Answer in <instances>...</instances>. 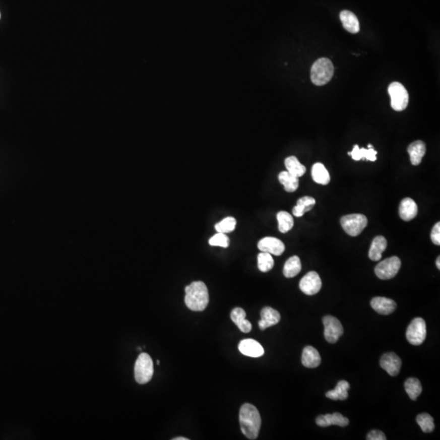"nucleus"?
<instances>
[{
    "instance_id": "f257e3e1",
    "label": "nucleus",
    "mask_w": 440,
    "mask_h": 440,
    "mask_svg": "<svg viewBox=\"0 0 440 440\" xmlns=\"http://www.w3.org/2000/svg\"><path fill=\"white\" fill-rule=\"evenodd\" d=\"M240 429L247 438L256 439L261 427V417L260 412L253 404H244L240 408L239 413Z\"/></svg>"
},
{
    "instance_id": "f03ea898",
    "label": "nucleus",
    "mask_w": 440,
    "mask_h": 440,
    "mask_svg": "<svg viewBox=\"0 0 440 440\" xmlns=\"http://www.w3.org/2000/svg\"><path fill=\"white\" fill-rule=\"evenodd\" d=\"M184 302L190 310L202 311L209 303V292L202 281H194L185 287Z\"/></svg>"
},
{
    "instance_id": "7ed1b4c3",
    "label": "nucleus",
    "mask_w": 440,
    "mask_h": 440,
    "mask_svg": "<svg viewBox=\"0 0 440 440\" xmlns=\"http://www.w3.org/2000/svg\"><path fill=\"white\" fill-rule=\"evenodd\" d=\"M334 65L328 58H321L313 64L310 70V79L315 85L327 84L334 76Z\"/></svg>"
},
{
    "instance_id": "20e7f679",
    "label": "nucleus",
    "mask_w": 440,
    "mask_h": 440,
    "mask_svg": "<svg viewBox=\"0 0 440 440\" xmlns=\"http://www.w3.org/2000/svg\"><path fill=\"white\" fill-rule=\"evenodd\" d=\"M153 375V362L149 354L141 353L135 364V379L139 384H145Z\"/></svg>"
},
{
    "instance_id": "39448f33",
    "label": "nucleus",
    "mask_w": 440,
    "mask_h": 440,
    "mask_svg": "<svg viewBox=\"0 0 440 440\" xmlns=\"http://www.w3.org/2000/svg\"><path fill=\"white\" fill-rule=\"evenodd\" d=\"M341 225L345 232L351 236H356L363 232L368 224V219L361 214H351L341 218Z\"/></svg>"
},
{
    "instance_id": "423d86ee",
    "label": "nucleus",
    "mask_w": 440,
    "mask_h": 440,
    "mask_svg": "<svg viewBox=\"0 0 440 440\" xmlns=\"http://www.w3.org/2000/svg\"><path fill=\"white\" fill-rule=\"evenodd\" d=\"M391 96V105L396 111H403L408 104V93L406 88L400 83L394 82L388 87Z\"/></svg>"
},
{
    "instance_id": "0eeeda50",
    "label": "nucleus",
    "mask_w": 440,
    "mask_h": 440,
    "mask_svg": "<svg viewBox=\"0 0 440 440\" xmlns=\"http://www.w3.org/2000/svg\"><path fill=\"white\" fill-rule=\"evenodd\" d=\"M401 267V261L396 256L388 258L380 262L375 268V274L381 280H390L398 274Z\"/></svg>"
},
{
    "instance_id": "6e6552de",
    "label": "nucleus",
    "mask_w": 440,
    "mask_h": 440,
    "mask_svg": "<svg viewBox=\"0 0 440 440\" xmlns=\"http://www.w3.org/2000/svg\"><path fill=\"white\" fill-rule=\"evenodd\" d=\"M408 342L413 346L422 344L426 338V325L422 318H415L408 326L406 331Z\"/></svg>"
},
{
    "instance_id": "1a4fd4ad",
    "label": "nucleus",
    "mask_w": 440,
    "mask_h": 440,
    "mask_svg": "<svg viewBox=\"0 0 440 440\" xmlns=\"http://www.w3.org/2000/svg\"><path fill=\"white\" fill-rule=\"evenodd\" d=\"M325 327V338L330 343H335L343 334V328L339 320L332 316H326L323 318Z\"/></svg>"
},
{
    "instance_id": "9d476101",
    "label": "nucleus",
    "mask_w": 440,
    "mask_h": 440,
    "mask_svg": "<svg viewBox=\"0 0 440 440\" xmlns=\"http://www.w3.org/2000/svg\"><path fill=\"white\" fill-rule=\"evenodd\" d=\"M322 282L318 273L310 272L300 281L299 288L306 295H315L321 290Z\"/></svg>"
},
{
    "instance_id": "9b49d317",
    "label": "nucleus",
    "mask_w": 440,
    "mask_h": 440,
    "mask_svg": "<svg viewBox=\"0 0 440 440\" xmlns=\"http://www.w3.org/2000/svg\"><path fill=\"white\" fill-rule=\"evenodd\" d=\"M258 248L261 252L276 256H281L285 249V244L281 240L272 236H267L261 239L258 243Z\"/></svg>"
},
{
    "instance_id": "f8f14e48",
    "label": "nucleus",
    "mask_w": 440,
    "mask_h": 440,
    "mask_svg": "<svg viewBox=\"0 0 440 440\" xmlns=\"http://www.w3.org/2000/svg\"><path fill=\"white\" fill-rule=\"evenodd\" d=\"M380 365L391 376H397L402 366L400 358L394 352L384 354L380 359Z\"/></svg>"
},
{
    "instance_id": "ddd939ff",
    "label": "nucleus",
    "mask_w": 440,
    "mask_h": 440,
    "mask_svg": "<svg viewBox=\"0 0 440 440\" xmlns=\"http://www.w3.org/2000/svg\"><path fill=\"white\" fill-rule=\"evenodd\" d=\"M238 349L240 353L249 357H260L264 354V347H262L260 342L251 338H246L240 341L238 345Z\"/></svg>"
},
{
    "instance_id": "4468645a",
    "label": "nucleus",
    "mask_w": 440,
    "mask_h": 440,
    "mask_svg": "<svg viewBox=\"0 0 440 440\" xmlns=\"http://www.w3.org/2000/svg\"><path fill=\"white\" fill-rule=\"evenodd\" d=\"M261 320L259 321V326L261 330H265L268 328L276 326L281 321V315L277 310L270 306H265L262 309Z\"/></svg>"
},
{
    "instance_id": "2eb2a0df",
    "label": "nucleus",
    "mask_w": 440,
    "mask_h": 440,
    "mask_svg": "<svg viewBox=\"0 0 440 440\" xmlns=\"http://www.w3.org/2000/svg\"><path fill=\"white\" fill-rule=\"evenodd\" d=\"M316 422H317V425H319L321 427H328L330 425H338L341 427H345L349 425L348 419L339 413L321 415L317 417Z\"/></svg>"
},
{
    "instance_id": "dca6fc26",
    "label": "nucleus",
    "mask_w": 440,
    "mask_h": 440,
    "mask_svg": "<svg viewBox=\"0 0 440 440\" xmlns=\"http://www.w3.org/2000/svg\"><path fill=\"white\" fill-rule=\"evenodd\" d=\"M372 309L381 315H390L396 310V302L391 298L384 297H376L370 302Z\"/></svg>"
},
{
    "instance_id": "f3484780",
    "label": "nucleus",
    "mask_w": 440,
    "mask_h": 440,
    "mask_svg": "<svg viewBox=\"0 0 440 440\" xmlns=\"http://www.w3.org/2000/svg\"><path fill=\"white\" fill-rule=\"evenodd\" d=\"M418 208L415 201L411 198H404L400 205L399 213L400 216L404 221H410L417 215Z\"/></svg>"
},
{
    "instance_id": "a211bd4d",
    "label": "nucleus",
    "mask_w": 440,
    "mask_h": 440,
    "mask_svg": "<svg viewBox=\"0 0 440 440\" xmlns=\"http://www.w3.org/2000/svg\"><path fill=\"white\" fill-rule=\"evenodd\" d=\"M321 358L317 349L311 346H306L302 355V363L303 366L309 368H317L321 364Z\"/></svg>"
},
{
    "instance_id": "6ab92c4d",
    "label": "nucleus",
    "mask_w": 440,
    "mask_h": 440,
    "mask_svg": "<svg viewBox=\"0 0 440 440\" xmlns=\"http://www.w3.org/2000/svg\"><path fill=\"white\" fill-rule=\"evenodd\" d=\"M387 241L383 236H378L372 240L370 246L368 257L372 261H379L382 259L383 253L387 249Z\"/></svg>"
},
{
    "instance_id": "aec40b11",
    "label": "nucleus",
    "mask_w": 440,
    "mask_h": 440,
    "mask_svg": "<svg viewBox=\"0 0 440 440\" xmlns=\"http://www.w3.org/2000/svg\"><path fill=\"white\" fill-rule=\"evenodd\" d=\"M246 313L240 307L234 308L231 312V320L236 324L239 330L243 333H249L252 330V325L249 321L245 320Z\"/></svg>"
},
{
    "instance_id": "412c9836",
    "label": "nucleus",
    "mask_w": 440,
    "mask_h": 440,
    "mask_svg": "<svg viewBox=\"0 0 440 440\" xmlns=\"http://www.w3.org/2000/svg\"><path fill=\"white\" fill-rule=\"evenodd\" d=\"M408 153L410 156V161L413 166H418L425 154V143L421 141L412 143L408 146Z\"/></svg>"
},
{
    "instance_id": "4be33fe9",
    "label": "nucleus",
    "mask_w": 440,
    "mask_h": 440,
    "mask_svg": "<svg viewBox=\"0 0 440 440\" xmlns=\"http://www.w3.org/2000/svg\"><path fill=\"white\" fill-rule=\"evenodd\" d=\"M340 19L345 30L351 34H357L359 31V23L357 17L351 12L344 10L340 13Z\"/></svg>"
},
{
    "instance_id": "5701e85b",
    "label": "nucleus",
    "mask_w": 440,
    "mask_h": 440,
    "mask_svg": "<svg viewBox=\"0 0 440 440\" xmlns=\"http://www.w3.org/2000/svg\"><path fill=\"white\" fill-rule=\"evenodd\" d=\"M350 389V384L345 380L338 382L336 387L332 391H328L326 394V397L333 400H345L348 398V390Z\"/></svg>"
},
{
    "instance_id": "b1692460",
    "label": "nucleus",
    "mask_w": 440,
    "mask_h": 440,
    "mask_svg": "<svg viewBox=\"0 0 440 440\" xmlns=\"http://www.w3.org/2000/svg\"><path fill=\"white\" fill-rule=\"evenodd\" d=\"M348 154L351 156L352 159L355 160V161L366 159L368 161H371V162H375L376 160L378 152L374 150L373 148H369L368 149H364V148L359 149V146L355 145L352 151L349 152Z\"/></svg>"
},
{
    "instance_id": "393cba45",
    "label": "nucleus",
    "mask_w": 440,
    "mask_h": 440,
    "mask_svg": "<svg viewBox=\"0 0 440 440\" xmlns=\"http://www.w3.org/2000/svg\"><path fill=\"white\" fill-rule=\"evenodd\" d=\"M311 176L316 183L327 185L330 182V173L323 164L317 162L314 164L311 169Z\"/></svg>"
},
{
    "instance_id": "a878e982",
    "label": "nucleus",
    "mask_w": 440,
    "mask_h": 440,
    "mask_svg": "<svg viewBox=\"0 0 440 440\" xmlns=\"http://www.w3.org/2000/svg\"><path fill=\"white\" fill-rule=\"evenodd\" d=\"M302 270V264L298 256H292L285 262L283 274L286 278H293L296 277Z\"/></svg>"
},
{
    "instance_id": "bb28decb",
    "label": "nucleus",
    "mask_w": 440,
    "mask_h": 440,
    "mask_svg": "<svg viewBox=\"0 0 440 440\" xmlns=\"http://www.w3.org/2000/svg\"><path fill=\"white\" fill-rule=\"evenodd\" d=\"M316 200L311 197H303L297 202V205L293 208V214L296 217H302L305 213L312 210L315 206Z\"/></svg>"
},
{
    "instance_id": "cd10ccee",
    "label": "nucleus",
    "mask_w": 440,
    "mask_h": 440,
    "mask_svg": "<svg viewBox=\"0 0 440 440\" xmlns=\"http://www.w3.org/2000/svg\"><path fill=\"white\" fill-rule=\"evenodd\" d=\"M280 183L284 186L285 191L288 193H293L298 190L299 186V180L298 177L294 176L288 171H282L278 175Z\"/></svg>"
},
{
    "instance_id": "c85d7f7f",
    "label": "nucleus",
    "mask_w": 440,
    "mask_h": 440,
    "mask_svg": "<svg viewBox=\"0 0 440 440\" xmlns=\"http://www.w3.org/2000/svg\"><path fill=\"white\" fill-rule=\"evenodd\" d=\"M285 167L287 168L288 172L293 174L294 176L302 177L306 173V167L302 164L300 163L298 158L294 156H290L286 158L285 161Z\"/></svg>"
},
{
    "instance_id": "c756f323",
    "label": "nucleus",
    "mask_w": 440,
    "mask_h": 440,
    "mask_svg": "<svg viewBox=\"0 0 440 440\" xmlns=\"http://www.w3.org/2000/svg\"><path fill=\"white\" fill-rule=\"evenodd\" d=\"M404 388L406 391L407 394L412 400H416L421 392H422V387H421V382L417 379L415 378H410L407 379L406 382L404 383Z\"/></svg>"
},
{
    "instance_id": "7c9ffc66",
    "label": "nucleus",
    "mask_w": 440,
    "mask_h": 440,
    "mask_svg": "<svg viewBox=\"0 0 440 440\" xmlns=\"http://www.w3.org/2000/svg\"><path fill=\"white\" fill-rule=\"evenodd\" d=\"M277 221L279 224V231L282 233H286L293 228V216L286 211H280L277 215Z\"/></svg>"
},
{
    "instance_id": "2f4dec72",
    "label": "nucleus",
    "mask_w": 440,
    "mask_h": 440,
    "mask_svg": "<svg viewBox=\"0 0 440 440\" xmlns=\"http://www.w3.org/2000/svg\"><path fill=\"white\" fill-rule=\"evenodd\" d=\"M274 267V260L272 255L262 252L258 256V268L262 272H268Z\"/></svg>"
},
{
    "instance_id": "473e14b6",
    "label": "nucleus",
    "mask_w": 440,
    "mask_h": 440,
    "mask_svg": "<svg viewBox=\"0 0 440 440\" xmlns=\"http://www.w3.org/2000/svg\"><path fill=\"white\" fill-rule=\"evenodd\" d=\"M417 424L421 427V430L425 433H430L434 431V419L428 414V413H421L417 416Z\"/></svg>"
},
{
    "instance_id": "72a5a7b5",
    "label": "nucleus",
    "mask_w": 440,
    "mask_h": 440,
    "mask_svg": "<svg viewBox=\"0 0 440 440\" xmlns=\"http://www.w3.org/2000/svg\"><path fill=\"white\" fill-rule=\"evenodd\" d=\"M236 226V220L233 217H226L215 225V228L217 232L220 233H229L233 232Z\"/></svg>"
},
{
    "instance_id": "f704fd0d",
    "label": "nucleus",
    "mask_w": 440,
    "mask_h": 440,
    "mask_svg": "<svg viewBox=\"0 0 440 440\" xmlns=\"http://www.w3.org/2000/svg\"><path fill=\"white\" fill-rule=\"evenodd\" d=\"M209 244L212 246H220L223 248H228L229 246L230 240L225 233H218L215 234L209 240Z\"/></svg>"
},
{
    "instance_id": "c9c22d12",
    "label": "nucleus",
    "mask_w": 440,
    "mask_h": 440,
    "mask_svg": "<svg viewBox=\"0 0 440 440\" xmlns=\"http://www.w3.org/2000/svg\"><path fill=\"white\" fill-rule=\"evenodd\" d=\"M431 237L432 242L434 243L436 245H439L440 244V223L438 222V223H436L435 225L434 226V228L432 229L431 231Z\"/></svg>"
},
{
    "instance_id": "e433bc0d",
    "label": "nucleus",
    "mask_w": 440,
    "mask_h": 440,
    "mask_svg": "<svg viewBox=\"0 0 440 440\" xmlns=\"http://www.w3.org/2000/svg\"><path fill=\"white\" fill-rule=\"evenodd\" d=\"M367 439L368 440H386L387 437L385 434L381 430L378 429H373L372 431H370L367 435Z\"/></svg>"
},
{
    "instance_id": "4c0bfd02",
    "label": "nucleus",
    "mask_w": 440,
    "mask_h": 440,
    "mask_svg": "<svg viewBox=\"0 0 440 440\" xmlns=\"http://www.w3.org/2000/svg\"><path fill=\"white\" fill-rule=\"evenodd\" d=\"M436 266H437V268H438V270H439V269H440V257H439V256H438V257L437 258V260H436Z\"/></svg>"
},
{
    "instance_id": "58836bf2",
    "label": "nucleus",
    "mask_w": 440,
    "mask_h": 440,
    "mask_svg": "<svg viewBox=\"0 0 440 440\" xmlns=\"http://www.w3.org/2000/svg\"><path fill=\"white\" fill-rule=\"evenodd\" d=\"M173 440H188V438H183V437H177V438H172Z\"/></svg>"
}]
</instances>
